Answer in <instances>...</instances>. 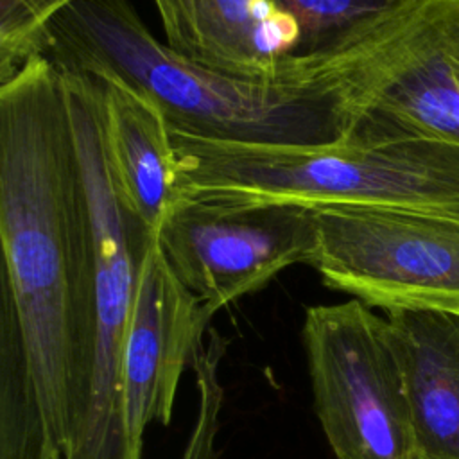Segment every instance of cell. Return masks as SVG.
Listing matches in <instances>:
<instances>
[{
    "label": "cell",
    "mask_w": 459,
    "mask_h": 459,
    "mask_svg": "<svg viewBox=\"0 0 459 459\" xmlns=\"http://www.w3.org/2000/svg\"><path fill=\"white\" fill-rule=\"evenodd\" d=\"M0 294L63 459L90 323L91 233L65 79L43 54L0 82Z\"/></svg>",
    "instance_id": "6da1fadb"
},
{
    "label": "cell",
    "mask_w": 459,
    "mask_h": 459,
    "mask_svg": "<svg viewBox=\"0 0 459 459\" xmlns=\"http://www.w3.org/2000/svg\"><path fill=\"white\" fill-rule=\"evenodd\" d=\"M43 56L61 70L117 81L152 102L174 134L246 145H332L348 117L321 75L238 79L156 39L129 0H77L47 29Z\"/></svg>",
    "instance_id": "7a4b0ae2"
},
{
    "label": "cell",
    "mask_w": 459,
    "mask_h": 459,
    "mask_svg": "<svg viewBox=\"0 0 459 459\" xmlns=\"http://www.w3.org/2000/svg\"><path fill=\"white\" fill-rule=\"evenodd\" d=\"M183 192L323 206H459V145H246L172 133Z\"/></svg>",
    "instance_id": "3957f363"
},
{
    "label": "cell",
    "mask_w": 459,
    "mask_h": 459,
    "mask_svg": "<svg viewBox=\"0 0 459 459\" xmlns=\"http://www.w3.org/2000/svg\"><path fill=\"white\" fill-rule=\"evenodd\" d=\"M305 70L339 91L344 143L459 145V0H411L350 48Z\"/></svg>",
    "instance_id": "277c9868"
},
{
    "label": "cell",
    "mask_w": 459,
    "mask_h": 459,
    "mask_svg": "<svg viewBox=\"0 0 459 459\" xmlns=\"http://www.w3.org/2000/svg\"><path fill=\"white\" fill-rule=\"evenodd\" d=\"M314 411L335 459H416L387 317L359 299L314 305L301 326Z\"/></svg>",
    "instance_id": "5b68a950"
},
{
    "label": "cell",
    "mask_w": 459,
    "mask_h": 459,
    "mask_svg": "<svg viewBox=\"0 0 459 459\" xmlns=\"http://www.w3.org/2000/svg\"><path fill=\"white\" fill-rule=\"evenodd\" d=\"M312 267L368 307L459 310V206L314 208Z\"/></svg>",
    "instance_id": "8992f818"
},
{
    "label": "cell",
    "mask_w": 459,
    "mask_h": 459,
    "mask_svg": "<svg viewBox=\"0 0 459 459\" xmlns=\"http://www.w3.org/2000/svg\"><path fill=\"white\" fill-rule=\"evenodd\" d=\"M179 281L213 314L264 289L317 249L314 208L276 201H221L185 195L158 230Z\"/></svg>",
    "instance_id": "52a82bcc"
},
{
    "label": "cell",
    "mask_w": 459,
    "mask_h": 459,
    "mask_svg": "<svg viewBox=\"0 0 459 459\" xmlns=\"http://www.w3.org/2000/svg\"><path fill=\"white\" fill-rule=\"evenodd\" d=\"M212 316L174 274L156 238L142 267L122 348V409L131 459H142L149 423H170L179 378L194 368Z\"/></svg>",
    "instance_id": "ba28073f"
},
{
    "label": "cell",
    "mask_w": 459,
    "mask_h": 459,
    "mask_svg": "<svg viewBox=\"0 0 459 459\" xmlns=\"http://www.w3.org/2000/svg\"><path fill=\"white\" fill-rule=\"evenodd\" d=\"M165 43L219 74L281 81L307 77L294 59L296 29L269 0H152Z\"/></svg>",
    "instance_id": "9c48e42d"
},
{
    "label": "cell",
    "mask_w": 459,
    "mask_h": 459,
    "mask_svg": "<svg viewBox=\"0 0 459 459\" xmlns=\"http://www.w3.org/2000/svg\"><path fill=\"white\" fill-rule=\"evenodd\" d=\"M411 411L416 459H459V310H385Z\"/></svg>",
    "instance_id": "30bf717a"
},
{
    "label": "cell",
    "mask_w": 459,
    "mask_h": 459,
    "mask_svg": "<svg viewBox=\"0 0 459 459\" xmlns=\"http://www.w3.org/2000/svg\"><path fill=\"white\" fill-rule=\"evenodd\" d=\"M100 82L104 143L113 179L127 208L158 235L165 217L186 195L172 131L145 97L117 81Z\"/></svg>",
    "instance_id": "8fae6325"
},
{
    "label": "cell",
    "mask_w": 459,
    "mask_h": 459,
    "mask_svg": "<svg viewBox=\"0 0 459 459\" xmlns=\"http://www.w3.org/2000/svg\"><path fill=\"white\" fill-rule=\"evenodd\" d=\"M0 459H56L9 299L0 294Z\"/></svg>",
    "instance_id": "7c38bea8"
},
{
    "label": "cell",
    "mask_w": 459,
    "mask_h": 459,
    "mask_svg": "<svg viewBox=\"0 0 459 459\" xmlns=\"http://www.w3.org/2000/svg\"><path fill=\"white\" fill-rule=\"evenodd\" d=\"M296 29L294 59L319 65L350 48L411 0H269Z\"/></svg>",
    "instance_id": "4fadbf2b"
},
{
    "label": "cell",
    "mask_w": 459,
    "mask_h": 459,
    "mask_svg": "<svg viewBox=\"0 0 459 459\" xmlns=\"http://www.w3.org/2000/svg\"><path fill=\"white\" fill-rule=\"evenodd\" d=\"M77 0H0V82L43 54L48 25Z\"/></svg>",
    "instance_id": "5bb4252c"
},
{
    "label": "cell",
    "mask_w": 459,
    "mask_h": 459,
    "mask_svg": "<svg viewBox=\"0 0 459 459\" xmlns=\"http://www.w3.org/2000/svg\"><path fill=\"white\" fill-rule=\"evenodd\" d=\"M179 459H219V454L206 443L192 441L183 448Z\"/></svg>",
    "instance_id": "9a60e30c"
}]
</instances>
